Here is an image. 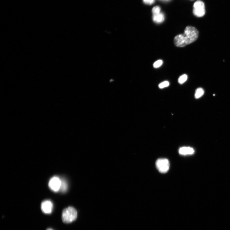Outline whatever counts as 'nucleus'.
Returning <instances> with one entry per match:
<instances>
[{
	"instance_id": "nucleus-8",
	"label": "nucleus",
	"mask_w": 230,
	"mask_h": 230,
	"mask_svg": "<svg viewBox=\"0 0 230 230\" xmlns=\"http://www.w3.org/2000/svg\"><path fill=\"white\" fill-rule=\"evenodd\" d=\"M179 152L181 155H191L194 153V151L191 147H183L179 149Z\"/></svg>"
},
{
	"instance_id": "nucleus-9",
	"label": "nucleus",
	"mask_w": 230,
	"mask_h": 230,
	"mask_svg": "<svg viewBox=\"0 0 230 230\" xmlns=\"http://www.w3.org/2000/svg\"><path fill=\"white\" fill-rule=\"evenodd\" d=\"M204 91L201 88H199L196 90L195 94V97L196 99H198L201 97L204 94Z\"/></svg>"
},
{
	"instance_id": "nucleus-17",
	"label": "nucleus",
	"mask_w": 230,
	"mask_h": 230,
	"mask_svg": "<svg viewBox=\"0 0 230 230\" xmlns=\"http://www.w3.org/2000/svg\"><path fill=\"white\" fill-rule=\"evenodd\" d=\"M162 1H169V0H162Z\"/></svg>"
},
{
	"instance_id": "nucleus-14",
	"label": "nucleus",
	"mask_w": 230,
	"mask_h": 230,
	"mask_svg": "<svg viewBox=\"0 0 230 230\" xmlns=\"http://www.w3.org/2000/svg\"><path fill=\"white\" fill-rule=\"evenodd\" d=\"M161 8L159 6H156L154 7L152 10L153 15L160 12Z\"/></svg>"
},
{
	"instance_id": "nucleus-1",
	"label": "nucleus",
	"mask_w": 230,
	"mask_h": 230,
	"mask_svg": "<svg viewBox=\"0 0 230 230\" xmlns=\"http://www.w3.org/2000/svg\"><path fill=\"white\" fill-rule=\"evenodd\" d=\"M199 34V31L196 28L192 26H187L184 30L183 34L178 35L175 37L174 43L177 47H185L197 40Z\"/></svg>"
},
{
	"instance_id": "nucleus-15",
	"label": "nucleus",
	"mask_w": 230,
	"mask_h": 230,
	"mask_svg": "<svg viewBox=\"0 0 230 230\" xmlns=\"http://www.w3.org/2000/svg\"><path fill=\"white\" fill-rule=\"evenodd\" d=\"M155 0H143L144 3L145 4L151 5L153 4Z\"/></svg>"
},
{
	"instance_id": "nucleus-3",
	"label": "nucleus",
	"mask_w": 230,
	"mask_h": 230,
	"mask_svg": "<svg viewBox=\"0 0 230 230\" xmlns=\"http://www.w3.org/2000/svg\"><path fill=\"white\" fill-rule=\"evenodd\" d=\"M206 13L204 3L200 0L196 1L193 5V13L198 18L204 16Z\"/></svg>"
},
{
	"instance_id": "nucleus-2",
	"label": "nucleus",
	"mask_w": 230,
	"mask_h": 230,
	"mask_svg": "<svg viewBox=\"0 0 230 230\" xmlns=\"http://www.w3.org/2000/svg\"><path fill=\"white\" fill-rule=\"evenodd\" d=\"M62 215V219L63 222L68 224L74 222L76 219L77 212L74 207H69L63 210Z\"/></svg>"
},
{
	"instance_id": "nucleus-13",
	"label": "nucleus",
	"mask_w": 230,
	"mask_h": 230,
	"mask_svg": "<svg viewBox=\"0 0 230 230\" xmlns=\"http://www.w3.org/2000/svg\"><path fill=\"white\" fill-rule=\"evenodd\" d=\"M163 64V61L161 60H159L155 61L153 66L154 68H157L161 66Z\"/></svg>"
},
{
	"instance_id": "nucleus-4",
	"label": "nucleus",
	"mask_w": 230,
	"mask_h": 230,
	"mask_svg": "<svg viewBox=\"0 0 230 230\" xmlns=\"http://www.w3.org/2000/svg\"><path fill=\"white\" fill-rule=\"evenodd\" d=\"M156 166L157 169L160 173H166L169 170V161L166 159H159L156 161Z\"/></svg>"
},
{
	"instance_id": "nucleus-6",
	"label": "nucleus",
	"mask_w": 230,
	"mask_h": 230,
	"mask_svg": "<svg viewBox=\"0 0 230 230\" xmlns=\"http://www.w3.org/2000/svg\"><path fill=\"white\" fill-rule=\"evenodd\" d=\"M53 208V204L49 200L43 201L41 204V209L45 214H49L52 213Z\"/></svg>"
},
{
	"instance_id": "nucleus-11",
	"label": "nucleus",
	"mask_w": 230,
	"mask_h": 230,
	"mask_svg": "<svg viewBox=\"0 0 230 230\" xmlns=\"http://www.w3.org/2000/svg\"><path fill=\"white\" fill-rule=\"evenodd\" d=\"M187 78L188 76L186 75L183 74L179 77L178 82L179 83L182 84L186 81Z\"/></svg>"
},
{
	"instance_id": "nucleus-5",
	"label": "nucleus",
	"mask_w": 230,
	"mask_h": 230,
	"mask_svg": "<svg viewBox=\"0 0 230 230\" xmlns=\"http://www.w3.org/2000/svg\"><path fill=\"white\" fill-rule=\"evenodd\" d=\"M61 185V180L57 177H54L50 179L49 183V188L55 192L60 190Z\"/></svg>"
},
{
	"instance_id": "nucleus-7",
	"label": "nucleus",
	"mask_w": 230,
	"mask_h": 230,
	"mask_svg": "<svg viewBox=\"0 0 230 230\" xmlns=\"http://www.w3.org/2000/svg\"><path fill=\"white\" fill-rule=\"evenodd\" d=\"M153 20L155 23L161 24L165 20V16L163 13L161 12L153 15Z\"/></svg>"
},
{
	"instance_id": "nucleus-16",
	"label": "nucleus",
	"mask_w": 230,
	"mask_h": 230,
	"mask_svg": "<svg viewBox=\"0 0 230 230\" xmlns=\"http://www.w3.org/2000/svg\"><path fill=\"white\" fill-rule=\"evenodd\" d=\"M47 230H53L51 228H48Z\"/></svg>"
},
{
	"instance_id": "nucleus-12",
	"label": "nucleus",
	"mask_w": 230,
	"mask_h": 230,
	"mask_svg": "<svg viewBox=\"0 0 230 230\" xmlns=\"http://www.w3.org/2000/svg\"><path fill=\"white\" fill-rule=\"evenodd\" d=\"M169 82L167 81H165L160 83L159 86V87L160 89H163L169 86Z\"/></svg>"
},
{
	"instance_id": "nucleus-10",
	"label": "nucleus",
	"mask_w": 230,
	"mask_h": 230,
	"mask_svg": "<svg viewBox=\"0 0 230 230\" xmlns=\"http://www.w3.org/2000/svg\"><path fill=\"white\" fill-rule=\"evenodd\" d=\"M67 188H68V185L66 181L64 179L61 180V185L60 189L61 191L63 192H66Z\"/></svg>"
}]
</instances>
